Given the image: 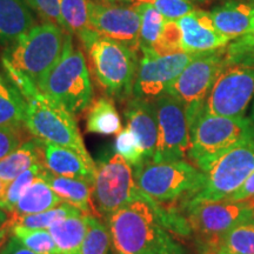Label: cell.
Returning <instances> with one entry per match:
<instances>
[{"mask_svg":"<svg viewBox=\"0 0 254 254\" xmlns=\"http://www.w3.org/2000/svg\"><path fill=\"white\" fill-rule=\"evenodd\" d=\"M37 86L41 93L55 99L73 116L91 106L93 86L86 58L80 50L74 49L71 34H66L62 57L39 79Z\"/></svg>","mask_w":254,"mask_h":254,"instance_id":"obj_4","label":"cell"},{"mask_svg":"<svg viewBox=\"0 0 254 254\" xmlns=\"http://www.w3.org/2000/svg\"><path fill=\"white\" fill-rule=\"evenodd\" d=\"M251 1H252V2H253V7H254V0H251Z\"/></svg>","mask_w":254,"mask_h":254,"instance_id":"obj_51","label":"cell"},{"mask_svg":"<svg viewBox=\"0 0 254 254\" xmlns=\"http://www.w3.org/2000/svg\"><path fill=\"white\" fill-rule=\"evenodd\" d=\"M25 126L41 141L71 148L87 160L94 161L85 147L74 116L40 91L27 100Z\"/></svg>","mask_w":254,"mask_h":254,"instance_id":"obj_7","label":"cell"},{"mask_svg":"<svg viewBox=\"0 0 254 254\" xmlns=\"http://www.w3.org/2000/svg\"><path fill=\"white\" fill-rule=\"evenodd\" d=\"M45 166L56 176L84 180L93 186L95 180V161L85 159L78 152L63 146L44 142Z\"/></svg>","mask_w":254,"mask_h":254,"instance_id":"obj_18","label":"cell"},{"mask_svg":"<svg viewBox=\"0 0 254 254\" xmlns=\"http://www.w3.org/2000/svg\"><path fill=\"white\" fill-rule=\"evenodd\" d=\"M252 196H254V172L243 184V186L226 200H231V201H245V200H249Z\"/></svg>","mask_w":254,"mask_h":254,"instance_id":"obj_40","label":"cell"},{"mask_svg":"<svg viewBox=\"0 0 254 254\" xmlns=\"http://www.w3.org/2000/svg\"><path fill=\"white\" fill-rule=\"evenodd\" d=\"M212 254H230V253H227L226 251H224V250H221V249H219L218 251H215V252H213Z\"/></svg>","mask_w":254,"mask_h":254,"instance_id":"obj_48","label":"cell"},{"mask_svg":"<svg viewBox=\"0 0 254 254\" xmlns=\"http://www.w3.org/2000/svg\"><path fill=\"white\" fill-rule=\"evenodd\" d=\"M158 122V142L153 161L183 160L189 153L190 129L184 104L171 94L154 101Z\"/></svg>","mask_w":254,"mask_h":254,"instance_id":"obj_13","label":"cell"},{"mask_svg":"<svg viewBox=\"0 0 254 254\" xmlns=\"http://www.w3.org/2000/svg\"><path fill=\"white\" fill-rule=\"evenodd\" d=\"M95 1H103V2H116V4H131L132 0H95Z\"/></svg>","mask_w":254,"mask_h":254,"instance_id":"obj_44","label":"cell"},{"mask_svg":"<svg viewBox=\"0 0 254 254\" xmlns=\"http://www.w3.org/2000/svg\"><path fill=\"white\" fill-rule=\"evenodd\" d=\"M36 24L26 0H0V45L14 44Z\"/></svg>","mask_w":254,"mask_h":254,"instance_id":"obj_19","label":"cell"},{"mask_svg":"<svg viewBox=\"0 0 254 254\" xmlns=\"http://www.w3.org/2000/svg\"><path fill=\"white\" fill-rule=\"evenodd\" d=\"M254 98V67L227 64L218 75L202 110L221 117H244Z\"/></svg>","mask_w":254,"mask_h":254,"instance_id":"obj_12","label":"cell"},{"mask_svg":"<svg viewBox=\"0 0 254 254\" xmlns=\"http://www.w3.org/2000/svg\"><path fill=\"white\" fill-rule=\"evenodd\" d=\"M254 218V208L245 201H202L187 204V224L206 247L220 249L227 232L239 222Z\"/></svg>","mask_w":254,"mask_h":254,"instance_id":"obj_11","label":"cell"},{"mask_svg":"<svg viewBox=\"0 0 254 254\" xmlns=\"http://www.w3.org/2000/svg\"><path fill=\"white\" fill-rule=\"evenodd\" d=\"M80 214L82 213L78 208L73 207L72 205L64 201L57 206V207L40 212V213L25 215L11 214L8 220L6 221L5 227L11 228L14 226H21L27 228H44V230H49L56 222L63 220V219Z\"/></svg>","mask_w":254,"mask_h":254,"instance_id":"obj_27","label":"cell"},{"mask_svg":"<svg viewBox=\"0 0 254 254\" xmlns=\"http://www.w3.org/2000/svg\"><path fill=\"white\" fill-rule=\"evenodd\" d=\"M0 254H37V253L32 252V251L28 250L27 247H25L23 244L17 239V238L12 236L8 239L7 243L2 246V249L0 250Z\"/></svg>","mask_w":254,"mask_h":254,"instance_id":"obj_41","label":"cell"},{"mask_svg":"<svg viewBox=\"0 0 254 254\" xmlns=\"http://www.w3.org/2000/svg\"><path fill=\"white\" fill-rule=\"evenodd\" d=\"M214 26L228 40H237L249 33L253 25L254 7L245 2L227 1L209 12Z\"/></svg>","mask_w":254,"mask_h":254,"instance_id":"obj_20","label":"cell"},{"mask_svg":"<svg viewBox=\"0 0 254 254\" xmlns=\"http://www.w3.org/2000/svg\"><path fill=\"white\" fill-rule=\"evenodd\" d=\"M227 63L254 67V43H247L238 39L228 44Z\"/></svg>","mask_w":254,"mask_h":254,"instance_id":"obj_38","label":"cell"},{"mask_svg":"<svg viewBox=\"0 0 254 254\" xmlns=\"http://www.w3.org/2000/svg\"><path fill=\"white\" fill-rule=\"evenodd\" d=\"M6 230H7V228L5 227V225H4V226H0V243L4 240L5 234H6Z\"/></svg>","mask_w":254,"mask_h":254,"instance_id":"obj_46","label":"cell"},{"mask_svg":"<svg viewBox=\"0 0 254 254\" xmlns=\"http://www.w3.org/2000/svg\"><path fill=\"white\" fill-rule=\"evenodd\" d=\"M240 40L247 41V43H254V18H253V25H252V27H251L250 32L246 34V36L241 37Z\"/></svg>","mask_w":254,"mask_h":254,"instance_id":"obj_42","label":"cell"},{"mask_svg":"<svg viewBox=\"0 0 254 254\" xmlns=\"http://www.w3.org/2000/svg\"><path fill=\"white\" fill-rule=\"evenodd\" d=\"M88 228L87 214L68 217L49 228L57 245V254H81Z\"/></svg>","mask_w":254,"mask_h":254,"instance_id":"obj_23","label":"cell"},{"mask_svg":"<svg viewBox=\"0 0 254 254\" xmlns=\"http://www.w3.org/2000/svg\"><path fill=\"white\" fill-rule=\"evenodd\" d=\"M95 168L92 201L99 217L109 218L139 199L141 190L135 185L133 168L116 152L99 158Z\"/></svg>","mask_w":254,"mask_h":254,"instance_id":"obj_9","label":"cell"},{"mask_svg":"<svg viewBox=\"0 0 254 254\" xmlns=\"http://www.w3.org/2000/svg\"><path fill=\"white\" fill-rule=\"evenodd\" d=\"M182 31L183 51L202 53L227 47L231 43L214 26L209 12L194 9L177 21Z\"/></svg>","mask_w":254,"mask_h":254,"instance_id":"obj_16","label":"cell"},{"mask_svg":"<svg viewBox=\"0 0 254 254\" xmlns=\"http://www.w3.org/2000/svg\"><path fill=\"white\" fill-rule=\"evenodd\" d=\"M200 171L205 176L204 185L189 202L228 199L254 172V135L213 159Z\"/></svg>","mask_w":254,"mask_h":254,"instance_id":"obj_8","label":"cell"},{"mask_svg":"<svg viewBox=\"0 0 254 254\" xmlns=\"http://www.w3.org/2000/svg\"><path fill=\"white\" fill-rule=\"evenodd\" d=\"M220 249L230 254H254V218L231 228L222 239Z\"/></svg>","mask_w":254,"mask_h":254,"instance_id":"obj_30","label":"cell"},{"mask_svg":"<svg viewBox=\"0 0 254 254\" xmlns=\"http://www.w3.org/2000/svg\"><path fill=\"white\" fill-rule=\"evenodd\" d=\"M87 221L88 228L81 254H109L111 245L109 227L93 215H87Z\"/></svg>","mask_w":254,"mask_h":254,"instance_id":"obj_32","label":"cell"},{"mask_svg":"<svg viewBox=\"0 0 254 254\" xmlns=\"http://www.w3.org/2000/svg\"><path fill=\"white\" fill-rule=\"evenodd\" d=\"M227 64V47L195 53L168 88L167 93L184 104L190 124L202 109L218 75Z\"/></svg>","mask_w":254,"mask_h":254,"instance_id":"obj_10","label":"cell"},{"mask_svg":"<svg viewBox=\"0 0 254 254\" xmlns=\"http://www.w3.org/2000/svg\"><path fill=\"white\" fill-rule=\"evenodd\" d=\"M95 80L110 98L124 101L133 97L138 52L91 30L80 38Z\"/></svg>","mask_w":254,"mask_h":254,"instance_id":"obj_3","label":"cell"},{"mask_svg":"<svg viewBox=\"0 0 254 254\" xmlns=\"http://www.w3.org/2000/svg\"><path fill=\"white\" fill-rule=\"evenodd\" d=\"M194 55L186 52L167 56H159L155 53L142 55L141 59H139L138 71L133 85V98L154 101L166 94L168 88L189 65Z\"/></svg>","mask_w":254,"mask_h":254,"instance_id":"obj_14","label":"cell"},{"mask_svg":"<svg viewBox=\"0 0 254 254\" xmlns=\"http://www.w3.org/2000/svg\"><path fill=\"white\" fill-rule=\"evenodd\" d=\"M12 236L17 238L25 247L37 254H57V245L49 230L27 228L21 226L11 227Z\"/></svg>","mask_w":254,"mask_h":254,"instance_id":"obj_31","label":"cell"},{"mask_svg":"<svg viewBox=\"0 0 254 254\" xmlns=\"http://www.w3.org/2000/svg\"><path fill=\"white\" fill-rule=\"evenodd\" d=\"M189 1H196V2H205L207 0H189Z\"/></svg>","mask_w":254,"mask_h":254,"instance_id":"obj_50","label":"cell"},{"mask_svg":"<svg viewBox=\"0 0 254 254\" xmlns=\"http://www.w3.org/2000/svg\"><path fill=\"white\" fill-rule=\"evenodd\" d=\"M45 167V164L34 165V166L28 168L27 171H25L24 173L15 178L13 182L7 184L4 196V205H2L4 211L9 212V213L13 212L19 199L23 196L28 187L36 182V179L40 176V173L43 172Z\"/></svg>","mask_w":254,"mask_h":254,"instance_id":"obj_33","label":"cell"},{"mask_svg":"<svg viewBox=\"0 0 254 254\" xmlns=\"http://www.w3.org/2000/svg\"><path fill=\"white\" fill-rule=\"evenodd\" d=\"M249 201H250V204L252 205V207L254 208V196H252V198L249 199Z\"/></svg>","mask_w":254,"mask_h":254,"instance_id":"obj_49","label":"cell"},{"mask_svg":"<svg viewBox=\"0 0 254 254\" xmlns=\"http://www.w3.org/2000/svg\"><path fill=\"white\" fill-rule=\"evenodd\" d=\"M37 164H45V147L44 141L33 136L0 160V179L9 184Z\"/></svg>","mask_w":254,"mask_h":254,"instance_id":"obj_22","label":"cell"},{"mask_svg":"<svg viewBox=\"0 0 254 254\" xmlns=\"http://www.w3.org/2000/svg\"><path fill=\"white\" fill-rule=\"evenodd\" d=\"M27 131L25 125L0 127V160L14 152L25 142Z\"/></svg>","mask_w":254,"mask_h":254,"instance_id":"obj_37","label":"cell"},{"mask_svg":"<svg viewBox=\"0 0 254 254\" xmlns=\"http://www.w3.org/2000/svg\"><path fill=\"white\" fill-rule=\"evenodd\" d=\"M40 177L63 199V201L78 208L82 214L97 217L98 213L94 208L93 201H92L93 186L91 184L84 182V180L73 179V178L56 176L50 172L46 167L43 170Z\"/></svg>","mask_w":254,"mask_h":254,"instance_id":"obj_21","label":"cell"},{"mask_svg":"<svg viewBox=\"0 0 254 254\" xmlns=\"http://www.w3.org/2000/svg\"><path fill=\"white\" fill-rule=\"evenodd\" d=\"M7 184H5L0 179V208H2V205H4V196H5V190Z\"/></svg>","mask_w":254,"mask_h":254,"instance_id":"obj_43","label":"cell"},{"mask_svg":"<svg viewBox=\"0 0 254 254\" xmlns=\"http://www.w3.org/2000/svg\"><path fill=\"white\" fill-rule=\"evenodd\" d=\"M62 202H64L63 199L39 176L19 199L11 214L25 215L40 213V212L57 207Z\"/></svg>","mask_w":254,"mask_h":254,"instance_id":"obj_24","label":"cell"},{"mask_svg":"<svg viewBox=\"0 0 254 254\" xmlns=\"http://www.w3.org/2000/svg\"><path fill=\"white\" fill-rule=\"evenodd\" d=\"M66 34L58 25L43 21L34 25L2 52L1 64L6 75L20 91L25 100L34 97L38 81L63 55Z\"/></svg>","mask_w":254,"mask_h":254,"instance_id":"obj_2","label":"cell"},{"mask_svg":"<svg viewBox=\"0 0 254 254\" xmlns=\"http://www.w3.org/2000/svg\"><path fill=\"white\" fill-rule=\"evenodd\" d=\"M88 133L100 135L118 134L122 131V119L110 97H100L92 101L86 117Z\"/></svg>","mask_w":254,"mask_h":254,"instance_id":"obj_25","label":"cell"},{"mask_svg":"<svg viewBox=\"0 0 254 254\" xmlns=\"http://www.w3.org/2000/svg\"><path fill=\"white\" fill-rule=\"evenodd\" d=\"M114 152L123 157L124 160L131 165L133 168L146 163L140 142L128 127H124L117 134L116 141H114Z\"/></svg>","mask_w":254,"mask_h":254,"instance_id":"obj_34","label":"cell"},{"mask_svg":"<svg viewBox=\"0 0 254 254\" xmlns=\"http://www.w3.org/2000/svg\"><path fill=\"white\" fill-rule=\"evenodd\" d=\"M26 2L44 21H50L64 28L60 12L62 0H26Z\"/></svg>","mask_w":254,"mask_h":254,"instance_id":"obj_39","label":"cell"},{"mask_svg":"<svg viewBox=\"0 0 254 254\" xmlns=\"http://www.w3.org/2000/svg\"><path fill=\"white\" fill-rule=\"evenodd\" d=\"M250 119H251V122H252V123H253V125H254V101H253L252 112H251V117H250Z\"/></svg>","mask_w":254,"mask_h":254,"instance_id":"obj_47","label":"cell"},{"mask_svg":"<svg viewBox=\"0 0 254 254\" xmlns=\"http://www.w3.org/2000/svg\"><path fill=\"white\" fill-rule=\"evenodd\" d=\"M136 2H147L157 11L160 12L167 20L178 21L185 17L190 12L194 11L195 7L189 0H132V5Z\"/></svg>","mask_w":254,"mask_h":254,"instance_id":"obj_36","label":"cell"},{"mask_svg":"<svg viewBox=\"0 0 254 254\" xmlns=\"http://www.w3.org/2000/svg\"><path fill=\"white\" fill-rule=\"evenodd\" d=\"M141 18L134 5L91 0L90 27L99 36L123 44L135 52L139 49Z\"/></svg>","mask_w":254,"mask_h":254,"instance_id":"obj_15","label":"cell"},{"mask_svg":"<svg viewBox=\"0 0 254 254\" xmlns=\"http://www.w3.org/2000/svg\"><path fill=\"white\" fill-rule=\"evenodd\" d=\"M140 13L141 25L139 33V49L142 55L153 53L159 38L163 33L164 26L167 19L160 12L157 11L153 6L147 2H136L133 4Z\"/></svg>","mask_w":254,"mask_h":254,"instance_id":"obj_28","label":"cell"},{"mask_svg":"<svg viewBox=\"0 0 254 254\" xmlns=\"http://www.w3.org/2000/svg\"><path fill=\"white\" fill-rule=\"evenodd\" d=\"M90 1L91 0H62L63 27L71 36L79 39L91 31L90 27Z\"/></svg>","mask_w":254,"mask_h":254,"instance_id":"obj_29","label":"cell"},{"mask_svg":"<svg viewBox=\"0 0 254 254\" xmlns=\"http://www.w3.org/2000/svg\"><path fill=\"white\" fill-rule=\"evenodd\" d=\"M189 157L199 170L234 146L254 135V125L245 117L214 116L200 110L190 124Z\"/></svg>","mask_w":254,"mask_h":254,"instance_id":"obj_5","label":"cell"},{"mask_svg":"<svg viewBox=\"0 0 254 254\" xmlns=\"http://www.w3.org/2000/svg\"><path fill=\"white\" fill-rule=\"evenodd\" d=\"M124 116L126 127L134 133L140 142L146 163L153 161L158 142V122L154 103L132 97L127 100Z\"/></svg>","mask_w":254,"mask_h":254,"instance_id":"obj_17","label":"cell"},{"mask_svg":"<svg viewBox=\"0 0 254 254\" xmlns=\"http://www.w3.org/2000/svg\"><path fill=\"white\" fill-rule=\"evenodd\" d=\"M7 220H8V217L7 214H6V211H4L2 208H0V226H4Z\"/></svg>","mask_w":254,"mask_h":254,"instance_id":"obj_45","label":"cell"},{"mask_svg":"<svg viewBox=\"0 0 254 254\" xmlns=\"http://www.w3.org/2000/svg\"><path fill=\"white\" fill-rule=\"evenodd\" d=\"M184 52L182 45V31L177 21L167 20L165 24L163 33L159 38L153 53L159 56L173 55Z\"/></svg>","mask_w":254,"mask_h":254,"instance_id":"obj_35","label":"cell"},{"mask_svg":"<svg viewBox=\"0 0 254 254\" xmlns=\"http://www.w3.org/2000/svg\"><path fill=\"white\" fill-rule=\"evenodd\" d=\"M135 185L155 202H172L182 196L192 199L204 185L205 176L192 164L147 161L133 170Z\"/></svg>","mask_w":254,"mask_h":254,"instance_id":"obj_6","label":"cell"},{"mask_svg":"<svg viewBox=\"0 0 254 254\" xmlns=\"http://www.w3.org/2000/svg\"><path fill=\"white\" fill-rule=\"evenodd\" d=\"M27 101L20 91L0 72V127L25 125Z\"/></svg>","mask_w":254,"mask_h":254,"instance_id":"obj_26","label":"cell"},{"mask_svg":"<svg viewBox=\"0 0 254 254\" xmlns=\"http://www.w3.org/2000/svg\"><path fill=\"white\" fill-rule=\"evenodd\" d=\"M105 220L116 254H185L170 231L187 234V221L145 193Z\"/></svg>","mask_w":254,"mask_h":254,"instance_id":"obj_1","label":"cell"}]
</instances>
